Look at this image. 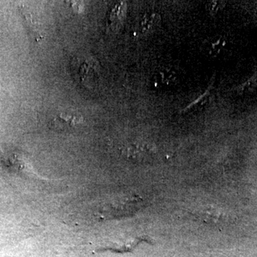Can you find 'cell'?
<instances>
[{
    "instance_id": "cell-9",
    "label": "cell",
    "mask_w": 257,
    "mask_h": 257,
    "mask_svg": "<svg viewBox=\"0 0 257 257\" xmlns=\"http://www.w3.org/2000/svg\"><path fill=\"white\" fill-rule=\"evenodd\" d=\"M223 2L211 1L207 4V9L212 14H216L219 10L222 9Z\"/></svg>"
},
{
    "instance_id": "cell-2",
    "label": "cell",
    "mask_w": 257,
    "mask_h": 257,
    "mask_svg": "<svg viewBox=\"0 0 257 257\" xmlns=\"http://www.w3.org/2000/svg\"><path fill=\"white\" fill-rule=\"evenodd\" d=\"M143 207V200L137 195L114 198L101 206L97 214L101 219H110L135 214Z\"/></svg>"
},
{
    "instance_id": "cell-6",
    "label": "cell",
    "mask_w": 257,
    "mask_h": 257,
    "mask_svg": "<svg viewBox=\"0 0 257 257\" xmlns=\"http://www.w3.org/2000/svg\"><path fill=\"white\" fill-rule=\"evenodd\" d=\"M82 116L75 114H65L62 113L52 121V124L56 128H69L75 127L77 125L82 124Z\"/></svg>"
},
{
    "instance_id": "cell-1",
    "label": "cell",
    "mask_w": 257,
    "mask_h": 257,
    "mask_svg": "<svg viewBox=\"0 0 257 257\" xmlns=\"http://www.w3.org/2000/svg\"><path fill=\"white\" fill-rule=\"evenodd\" d=\"M71 69L75 80L89 89L95 87L100 79L99 62L92 56L76 57L72 61Z\"/></svg>"
},
{
    "instance_id": "cell-3",
    "label": "cell",
    "mask_w": 257,
    "mask_h": 257,
    "mask_svg": "<svg viewBox=\"0 0 257 257\" xmlns=\"http://www.w3.org/2000/svg\"><path fill=\"white\" fill-rule=\"evenodd\" d=\"M155 152V147L150 143H135L126 146L124 153L128 157L135 160H143Z\"/></svg>"
},
{
    "instance_id": "cell-7",
    "label": "cell",
    "mask_w": 257,
    "mask_h": 257,
    "mask_svg": "<svg viewBox=\"0 0 257 257\" xmlns=\"http://www.w3.org/2000/svg\"><path fill=\"white\" fill-rule=\"evenodd\" d=\"M162 18L159 13H147L143 17L140 23V30L145 35L155 32L160 26Z\"/></svg>"
},
{
    "instance_id": "cell-4",
    "label": "cell",
    "mask_w": 257,
    "mask_h": 257,
    "mask_svg": "<svg viewBox=\"0 0 257 257\" xmlns=\"http://www.w3.org/2000/svg\"><path fill=\"white\" fill-rule=\"evenodd\" d=\"M194 214L201 221L209 224H218L221 216V213L219 209L213 206H203L199 207L194 211Z\"/></svg>"
},
{
    "instance_id": "cell-5",
    "label": "cell",
    "mask_w": 257,
    "mask_h": 257,
    "mask_svg": "<svg viewBox=\"0 0 257 257\" xmlns=\"http://www.w3.org/2000/svg\"><path fill=\"white\" fill-rule=\"evenodd\" d=\"M178 78V73L172 67H162L156 76L157 82L160 84V87L164 88L173 87L177 84Z\"/></svg>"
},
{
    "instance_id": "cell-8",
    "label": "cell",
    "mask_w": 257,
    "mask_h": 257,
    "mask_svg": "<svg viewBox=\"0 0 257 257\" xmlns=\"http://www.w3.org/2000/svg\"><path fill=\"white\" fill-rule=\"evenodd\" d=\"M226 40L222 37H214L208 43L207 50L211 55L217 57L224 52Z\"/></svg>"
}]
</instances>
